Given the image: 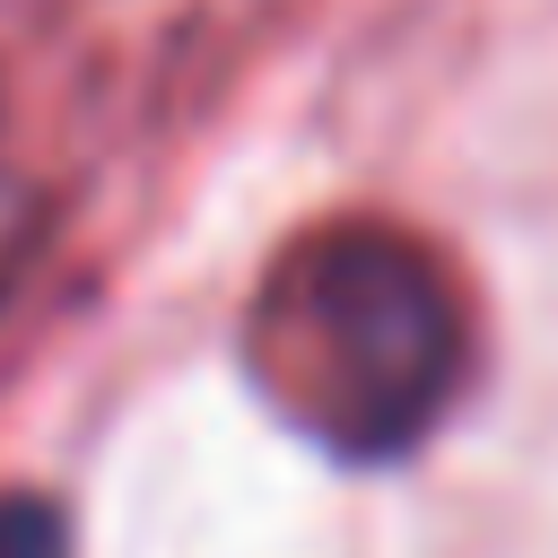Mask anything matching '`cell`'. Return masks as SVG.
<instances>
[{
  "instance_id": "cell-1",
  "label": "cell",
  "mask_w": 558,
  "mask_h": 558,
  "mask_svg": "<svg viewBox=\"0 0 558 558\" xmlns=\"http://www.w3.org/2000/svg\"><path fill=\"white\" fill-rule=\"evenodd\" d=\"M462 357L471 314L453 270L384 218L314 227L270 262L253 305V375L305 436L357 462L410 453L453 401Z\"/></svg>"
},
{
  "instance_id": "cell-2",
  "label": "cell",
  "mask_w": 558,
  "mask_h": 558,
  "mask_svg": "<svg viewBox=\"0 0 558 558\" xmlns=\"http://www.w3.org/2000/svg\"><path fill=\"white\" fill-rule=\"evenodd\" d=\"M0 558H70V532L44 497H0Z\"/></svg>"
}]
</instances>
